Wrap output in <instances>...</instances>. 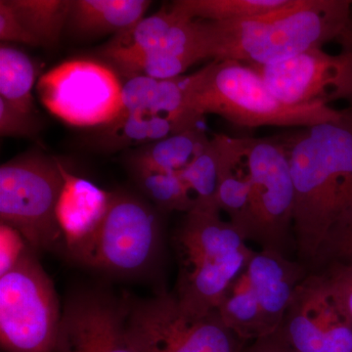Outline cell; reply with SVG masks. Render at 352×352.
Here are the masks:
<instances>
[{
	"label": "cell",
	"instance_id": "21",
	"mask_svg": "<svg viewBox=\"0 0 352 352\" xmlns=\"http://www.w3.org/2000/svg\"><path fill=\"white\" fill-rule=\"evenodd\" d=\"M289 2V0H177L171 6L192 19L228 22L263 15Z\"/></svg>",
	"mask_w": 352,
	"mask_h": 352
},
{
	"label": "cell",
	"instance_id": "20",
	"mask_svg": "<svg viewBox=\"0 0 352 352\" xmlns=\"http://www.w3.org/2000/svg\"><path fill=\"white\" fill-rule=\"evenodd\" d=\"M39 45L59 41L68 22L72 0H7Z\"/></svg>",
	"mask_w": 352,
	"mask_h": 352
},
{
	"label": "cell",
	"instance_id": "9",
	"mask_svg": "<svg viewBox=\"0 0 352 352\" xmlns=\"http://www.w3.org/2000/svg\"><path fill=\"white\" fill-rule=\"evenodd\" d=\"M161 243L156 212L135 197L113 193L88 266L118 276H138L159 258Z\"/></svg>",
	"mask_w": 352,
	"mask_h": 352
},
{
	"label": "cell",
	"instance_id": "10",
	"mask_svg": "<svg viewBox=\"0 0 352 352\" xmlns=\"http://www.w3.org/2000/svg\"><path fill=\"white\" fill-rule=\"evenodd\" d=\"M250 66L272 94L289 105L328 106L340 99L352 100V50L331 55L316 48L276 63Z\"/></svg>",
	"mask_w": 352,
	"mask_h": 352
},
{
	"label": "cell",
	"instance_id": "8",
	"mask_svg": "<svg viewBox=\"0 0 352 352\" xmlns=\"http://www.w3.org/2000/svg\"><path fill=\"white\" fill-rule=\"evenodd\" d=\"M122 83L112 68L92 60H69L36 83L44 107L73 126L113 124L122 113Z\"/></svg>",
	"mask_w": 352,
	"mask_h": 352
},
{
	"label": "cell",
	"instance_id": "16",
	"mask_svg": "<svg viewBox=\"0 0 352 352\" xmlns=\"http://www.w3.org/2000/svg\"><path fill=\"white\" fill-rule=\"evenodd\" d=\"M148 0H72L67 27L78 36L122 34L144 18Z\"/></svg>",
	"mask_w": 352,
	"mask_h": 352
},
{
	"label": "cell",
	"instance_id": "19",
	"mask_svg": "<svg viewBox=\"0 0 352 352\" xmlns=\"http://www.w3.org/2000/svg\"><path fill=\"white\" fill-rule=\"evenodd\" d=\"M36 67L31 58L8 44L0 46V98L22 112L34 113Z\"/></svg>",
	"mask_w": 352,
	"mask_h": 352
},
{
	"label": "cell",
	"instance_id": "4",
	"mask_svg": "<svg viewBox=\"0 0 352 352\" xmlns=\"http://www.w3.org/2000/svg\"><path fill=\"white\" fill-rule=\"evenodd\" d=\"M248 182V208L240 232L261 250L286 254L293 234L295 187L282 138H239Z\"/></svg>",
	"mask_w": 352,
	"mask_h": 352
},
{
	"label": "cell",
	"instance_id": "24",
	"mask_svg": "<svg viewBox=\"0 0 352 352\" xmlns=\"http://www.w3.org/2000/svg\"><path fill=\"white\" fill-rule=\"evenodd\" d=\"M314 272L323 276L340 311L352 322V264L332 261Z\"/></svg>",
	"mask_w": 352,
	"mask_h": 352
},
{
	"label": "cell",
	"instance_id": "7",
	"mask_svg": "<svg viewBox=\"0 0 352 352\" xmlns=\"http://www.w3.org/2000/svg\"><path fill=\"white\" fill-rule=\"evenodd\" d=\"M62 310L32 251L0 276V342L6 352H56Z\"/></svg>",
	"mask_w": 352,
	"mask_h": 352
},
{
	"label": "cell",
	"instance_id": "28",
	"mask_svg": "<svg viewBox=\"0 0 352 352\" xmlns=\"http://www.w3.org/2000/svg\"><path fill=\"white\" fill-rule=\"evenodd\" d=\"M32 251L25 238L13 227L0 224V276L13 270Z\"/></svg>",
	"mask_w": 352,
	"mask_h": 352
},
{
	"label": "cell",
	"instance_id": "22",
	"mask_svg": "<svg viewBox=\"0 0 352 352\" xmlns=\"http://www.w3.org/2000/svg\"><path fill=\"white\" fill-rule=\"evenodd\" d=\"M178 173L195 197L196 208L219 210L217 204L219 149L214 138L210 139L208 144L188 166Z\"/></svg>",
	"mask_w": 352,
	"mask_h": 352
},
{
	"label": "cell",
	"instance_id": "3",
	"mask_svg": "<svg viewBox=\"0 0 352 352\" xmlns=\"http://www.w3.org/2000/svg\"><path fill=\"white\" fill-rule=\"evenodd\" d=\"M187 113L199 122L214 113L235 126L307 127L339 119L342 111L330 106H292L275 97L250 65L212 60L185 76Z\"/></svg>",
	"mask_w": 352,
	"mask_h": 352
},
{
	"label": "cell",
	"instance_id": "12",
	"mask_svg": "<svg viewBox=\"0 0 352 352\" xmlns=\"http://www.w3.org/2000/svg\"><path fill=\"white\" fill-rule=\"evenodd\" d=\"M144 305L153 352H240L245 346L227 328L217 310L201 316L189 314L170 295Z\"/></svg>",
	"mask_w": 352,
	"mask_h": 352
},
{
	"label": "cell",
	"instance_id": "29",
	"mask_svg": "<svg viewBox=\"0 0 352 352\" xmlns=\"http://www.w3.org/2000/svg\"><path fill=\"white\" fill-rule=\"evenodd\" d=\"M0 39L1 43H18L38 46V41L30 34L17 17L7 0L0 1Z\"/></svg>",
	"mask_w": 352,
	"mask_h": 352
},
{
	"label": "cell",
	"instance_id": "23",
	"mask_svg": "<svg viewBox=\"0 0 352 352\" xmlns=\"http://www.w3.org/2000/svg\"><path fill=\"white\" fill-rule=\"evenodd\" d=\"M141 191L163 212L187 214L196 208V199L179 173H135Z\"/></svg>",
	"mask_w": 352,
	"mask_h": 352
},
{
	"label": "cell",
	"instance_id": "1",
	"mask_svg": "<svg viewBox=\"0 0 352 352\" xmlns=\"http://www.w3.org/2000/svg\"><path fill=\"white\" fill-rule=\"evenodd\" d=\"M286 138L298 261L311 272L333 229L352 210V105L339 119L302 127Z\"/></svg>",
	"mask_w": 352,
	"mask_h": 352
},
{
	"label": "cell",
	"instance_id": "31",
	"mask_svg": "<svg viewBox=\"0 0 352 352\" xmlns=\"http://www.w3.org/2000/svg\"><path fill=\"white\" fill-rule=\"evenodd\" d=\"M340 41L342 43L344 50H352V22L349 30H347L344 36L340 39Z\"/></svg>",
	"mask_w": 352,
	"mask_h": 352
},
{
	"label": "cell",
	"instance_id": "5",
	"mask_svg": "<svg viewBox=\"0 0 352 352\" xmlns=\"http://www.w3.org/2000/svg\"><path fill=\"white\" fill-rule=\"evenodd\" d=\"M56 352H153L144 302L101 289L76 292L62 310Z\"/></svg>",
	"mask_w": 352,
	"mask_h": 352
},
{
	"label": "cell",
	"instance_id": "18",
	"mask_svg": "<svg viewBox=\"0 0 352 352\" xmlns=\"http://www.w3.org/2000/svg\"><path fill=\"white\" fill-rule=\"evenodd\" d=\"M217 310L227 328L245 344L268 336L258 298L245 268L226 289Z\"/></svg>",
	"mask_w": 352,
	"mask_h": 352
},
{
	"label": "cell",
	"instance_id": "2",
	"mask_svg": "<svg viewBox=\"0 0 352 352\" xmlns=\"http://www.w3.org/2000/svg\"><path fill=\"white\" fill-rule=\"evenodd\" d=\"M349 0H289L249 19L204 21L208 58L270 65L344 36L352 21Z\"/></svg>",
	"mask_w": 352,
	"mask_h": 352
},
{
	"label": "cell",
	"instance_id": "26",
	"mask_svg": "<svg viewBox=\"0 0 352 352\" xmlns=\"http://www.w3.org/2000/svg\"><path fill=\"white\" fill-rule=\"evenodd\" d=\"M41 131L34 113L22 112L0 98V134L2 138H31Z\"/></svg>",
	"mask_w": 352,
	"mask_h": 352
},
{
	"label": "cell",
	"instance_id": "14",
	"mask_svg": "<svg viewBox=\"0 0 352 352\" xmlns=\"http://www.w3.org/2000/svg\"><path fill=\"white\" fill-rule=\"evenodd\" d=\"M243 234L219 210L195 208L187 212L176 234L180 271L251 258L254 251L245 244Z\"/></svg>",
	"mask_w": 352,
	"mask_h": 352
},
{
	"label": "cell",
	"instance_id": "27",
	"mask_svg": "<svg viewBox=\"0 0 352 352\" xmlns=\"http://www.w3.org/2000/svg\"><path fill=\"white\" fill-rule=\"evenodd\" d=\"M332 261L352 264V210L333 229L320 263L314 271Z\"/></svg>",
	"mask_w": 352,
	"mask_h": 352
},
{
	"label": "cell",
	"instance_id": "25",
	"mask_svg": "<svg viewBox=\"0 0 352 352\" xmlns=\"http://www.w3.org/2000/svg\"><path fill=\"white\" fill-rule=\"evenodd\" d=\"M157 82L159 80L144 76L127 78L126 82L122 83L120 116L149 113Z\"/></svg>",
	"mask_w": 352,
	"mask_h": 352
},
{
	"label": "cell",
	"instance_id": "13",
	"mask_svg": "<svg viewBox=\"0 0 352 352\" xmlns=\"http://www.w3.org/2000/svg\"><path fill=\"white\" fill-rule=\"evenodd\" d=\"M64 185L56 208L58 223L69 256L87 265L113 193L73 175L62 164Z\"/></svg>",
	"mask_w": 352,
	"mask_h": 352
},
{
	"label": "cell",
	"instance_id": "17",
	"mask_svg": "<svg viewBox=\"0 0 352 352\" xmlns=\"http://www.w3.org/2000/svg\"><path fill=\"white\" fill-rule=\"evenodd\" d=\"M210 139L195 127L150 143L131 157L132 170L134 173H178L193 161Z\"/></svg>",
	"mask_w": 352,
	"mask_h": 352
},
{
	"label": "cell",
	"instance_id": "30",
	"mask_svg": "<svg viewBox=\"0 0 352 352\" xmlns=\"http://www.w3.org/2000/svg\"><path fill=\"white\" fill-rule=\"evenodd\" d=\"M240 352H296L279 330L250 342Z\"/></svg>",
	"mask_w": 352,
	"mask_h": 352
},
{
	"label": "cell",
	"instance_id": "15",
	"mask_svg": "<svg viewBox=\"0 0 352 352\" xmlns=\"http://www.w3.org/2000/svg\"><path fill=\"white\" fill-rule=\"evenodd\" d=\"M245 270L258 298L268 335L277 332L296 288L309 271L282 252L261 249L254 252Z\"/></svg>",
	"mask_w": 352,
	"mask_h": 352
},
{
	"label": "cell",
	"instance_id": "32",
	"mask_svg": "<svg viewBox=\"0 0 352 352\" xmlns=\"http://www.w3.org/2000/svg\"><path fill=\"white\" fill-rule=\"evenodd\" d=\"M1 352H6V351H1Z\"/></svg>",
	"mask_w": 352,
	"mask_h": 352
},
{
	"label": "cell",
	"instance_id": "6",
	"mask_svg": "<svg viewBox=\"0 0 352 352\" xmlns=\"http://www.w3.org/2000/svg\"><path fill=\"white\" fill-rule=\"evenodd\" d=\"M62 163L32 153L0 166V219L44 251L63 240L56 208L64 185Z\"/></svg>",
	"mask_w": 352,
	"mask_h": 352
},
{
	"label": "cell",
	"instance_id": "11",
	"mask_svg": "<svg viewBox=\"0 0 352 352\" xmlns=\"http://www.w3.org/2000/svg\"><path fill=\"white\" fill-rule=\"evenodd\" d=\"M279 331L296 352H352V322L318 272L298 285Z\"/></svg>",
	"mask_w": 352,
	"mask_h": 352
}]
</instances>
